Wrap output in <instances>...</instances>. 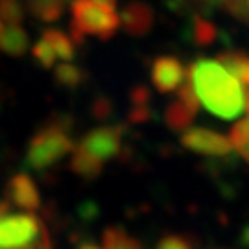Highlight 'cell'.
Segmentation results:
<instances>
[{"label": "cell", "instance_id": "6da1fadb", "mask_svg": "<svg viewBox=\"0 0 249 249\" xmlns=\"http://www.w3.org/2000/svg\"><path fill=\"white\" fill-rule=\"evenodd\" d=\"M187 76L196 90L199 104L214 116L232 120L246 109L244 85L218 59L199 57L190 63Z\"/></svg>", "mask_w": 249, "mask_h": 249}, {"label": "cell", "instance_id": "7a4b0ae2", "mask_svg": "<svg viewBox=\"0 0 249 249\" xmlns=\"http://www.w3.org/2000/svg\"><path fill=\"white\" fill-rule=\"evenodd\" d=\"M71 124L63 118H55L41 127L28 144L26 164L36 172H45L63 160L74 151V141L71 137Z\"/></svg>", "mask_w": 249, "mask_h": 249}, {"label": "cell", "instance_id": "3957f363", "mask_svg": "<svg viewBox=\"0 0 249 249\" xmlns=\"http://www.w3.org/2000/svg\"><path fill=\"white\" fill-rule=\"evenodd\" d=\"M71 13V39L74 45H83L85 36L109 41L120 28V17L115 13V8L96 0H72Z\"/></svg>", "mask_w": 249, "mask_h": 249}, {"label": "cell", "instance_id": "277c9868", "mask_svg": "<svg viewBox=\"0 0 249 249\" xmlns=\"http://www.w3.org/2000/svg\"><path fill=\"white\" fill-rule=\"evenodd\" d=\"M46 223L32 211L0 216V249H28Z\"/></svg>", "mask_w": 249, "mask_h": 249}, {"label": "cell", "instance_id": "5b68a950", "mask_svg": "<svg viewBox=\"0 0 249 249\" xmlns=\"http://www.w3.org/2000/svg\"><path fill=\"white\" fill-rule=\"evenodd\" d=\"M179 142L187 150L205 155V157H229L232 144L227 137L207 127H188L183 131Z\"/></svg>", "mask_w": 249, "mask_h": 249}, {"label": "cell", "instance_id": "8992f818", "mask_svg": "<svg viewBox=\"0 0 249 249\" xmlns=\"http://www.w3.org/2000/svg\"><path fill=\"white\" fill-rule=\"evenodd\" d=\"M122 133L124 129L120 125H100L83 135L80 148L100 160H111L122 153Z\"/></svg>", "mask_w": 249, "mask_h": 249}, {"label": "cell", "instance_id": "52a82bcc", "mask_svg": "<svg viewBox=\"0 0 249 249\" xmlns=\"http://www.w3.org/2000/svg\"><path fill=\"white\" fill-rule=\"evenodd\" d=\"M187 80V71L183 63L174 55H159L151 65V83L160 94L178 90Z\"/></svg>", "mask_w": 249, "mask_h": 249}, {"label": "cell", "instance_id": "ba28073f", "mask_svg": "<svg viewBox=\"0 0 249 249\" xmlns=\"http://www.w3.org/2000/svg\"><path fill=\"white\" fill-rule=\"evenodd\" d=\"M6 199L11 205H17L24 211H37L41 207V194L28 174H15L11 176L6 185Z\"/></svg>", "mask_w": 249, "mask_h": 249}, {"label": "cell", "instance_id": "9c48e42d", "mask_svg": "<svg viewBox=\"0 0 249 249\" xmlns=\"http://www.w3.org/2000/svg\"><path fill=\"white\" fill-rule=\"evenodd\" d=\"M120 26L133 37L146 36L153 26V9L144 2H129L120 11Z\"/></svg>", "mask_w": 249, "mask_h": 249}, {"label": "cell", "instance_id": "30bf717a", "mask_svg": "<svg viewBox=\"0 0 249 249\" xmlns=\"http://www.w3.org/2000/svg\"><path fill=\"white\" fill-rule=\"evenodd\" d=\"M30 48V37L20 24H8L0 34V50L11 57H22Z\"/></svg>", "mask_w": 249, "mask_h": 249}, {"label": "cell", "instance_id": "8fae6325", "mask_svg": "<svg viewBox=\"0 0 249 249\" xmlns=\"http://www.w3.org/2000/svg\"><path fill=\"white\" fill-rule=\"evenodd\" d=\"M71 170L78 176V178L85 179V181H92L102 176L104 172V160L94 157L92 153L85 151L83 148H76L72 153L71 159Z\"/></svg>", "mask_w": 249, "mask_h": 249}, {"label": "cell", "instance_id": "7c38bea8", "mask_svg": "<svg viewBox=\"0 0 249 249\" xmlns=\"http://www.w3.org/2000/svg\"><path fill=\"white\" fill-rule=\"evenodd\" d=\"M218 61L222 63L232 76H236L242 85L249 89V55L246 52H236V50H225L220 52Z\"/></svg>", "mask_w": 249, "mask_h": 249}, {"label": "cell", "instance_id": "4fadbf2b", "mask_svg": "<svg viewBox=\"0 0 249 249\" xmlns=\"http://www.w3.org/2000/svg\"><path fill=\"white\" fill-rule=\"evenodd\" d=\"M69 0H26L28 11L41 22H55L63 17Z\"/></svg>", "mask_w": 249, "mask_h": 249}, {"label": "cell", "instance_id": "5bb4252c", "mask_svg": "<svg viewBox=\"0 0 249 249\" xmlns=\"http://www.w3.org/2000/svg\"><path fill=\"white\" fill-rule=\"evenodd\" d=\"M43 39H45L48 46L53 50L55 57H59L61 61H72L74 55H76V45L71 39V36H67L61 30H55L50 28L43 32Z\"/></svg>", "mask_w": 249, "mask_h": 249}, {"label": "cell", "instance_id": "9a60e30c", "mask_svg": "<svg viewBox=\"0 0 249 249\" xmlns=\"http://www.w3.org/2000/svg\"><path fill=\"white\" fill-rule=\"evenodd\" d=\"M190 39L197 46H209L218 39V28L199 13L190 17Z\"/></svg>", "mask_w": 249, "mask_h": 249}, {"label": "cell", "instance_id": "2e32d148", "mask_svg": "<svg viewBox=\"0 0 249 249\" xmlns=\"http://www.w3.org/2000/svg\"><path fill=\"white\" fill-rule=\"evenodd\" d=\"M196 113L190 111L181 100H176L168 104L166 111H164V122L168 125L172 131H185L192 125V120H194Z\"/></svg>", "mask_w": 249, "mask_h": 249}, {"label": "cell", "instance_id": "e0dca14e", "mask_svg": "<svg viewBox=\"0 0 249 249\" xmlns=\"http://www.w3.org/2000/svg\"><path fill=\"white\" fill-rule=\"evenodd\" d=\"M102 242L104 249H144L141 242L131 238L120 227H107L102 234Z\"/></svg>", "mask_w": 249, "mask_h": 249}, {"label": "cell", "instance_id": "ac0fdd59", "mask_svg": "<svg viewBox=\"0 0 249 249\" xmlns=\"http://www.w3.org/2000/svg\"><path fill=\"white\" fill-rule=\"evenodd\" d=\"M53 78H55V81H57L61 87L76 89V87H80L81 83L85 81L87 74H85L83 69H80V67H76V65H72V63L65 61L53 69Z\"/></svg>", "mask_w": 249, "mask_h": 249}, {"label": "cell", "instance_id": "d6986e66", "mask_svg": "<svg viewBox=\"0 0 249 249\" xmlns=\"http://www.w3.org/2000/svg\"><path fill=\"white\" fill-rule=\"evenodd\" d=\"M26 17L20 0H0V18L6 24H22Z\"/></svg>", "mask_w": 249, "mask_h": 249}, {"label": "cell", "instance_id": "ffe728a7", "mask_svg": "<svg viewBox=\"0 0 249 249\" xmlns=\"http://www.w3.org/2000/svg\"><path fill=\"white\" fill-rule=\"evenodd\" d=\"M32 55H34V61L41 67V69H52L53 65H55V53L53 50L48 46L45 39L41 37V41H37L34 48H32Z\"/></svg>", "mask_w": 249, "mask_h": 249}, {"label": "cell", "instance_id": "44dd1931", "mask_svg": "<svg viewBox=\"0 0 249 249\" xmlns=\"http://www.w3.org/2000/svg\"><path fill=\"white\" fill-rule=\"evenodd\" d=\"M178 90H179L178 98L181 100L190 111H194V113L197 115V111H199V98H197L196 90H194V87H192V83H190V80H188V76Z\"/></svg>", "mask_w": 249, "mask_h": 249}, {"label": "cell", "instance_id": "7402d4cb", "mask_svg": "<svg viewBox=\"0 0 249 249\" xmlns=\"http://www.w3.org/2000/svg\"><path fill=\"white\" fill-rule=\"evenodd\" d=\"M223 4L225 0H188V9H192L194 13H199L203 17H209L218 9H223Z\"/></svg>", "mask_w": 249, "mask_h": 249}, {"label": "cell", "instance_id": "603a6c76", "mask_svg": "<svg viewBox=\"0 0 249 249\" xmlns=\"http://www.w3.org/2000/svg\"><path fill=\"white\" fill-rule=\"evenodd\" d=\"M157 249H196L194 242L183 234H168L157 244Z\"/></svg>", "mask_w": 249, "mask_h": 249}, {"label": "cell", "instance_id": "cb8c5ba5", "mask_svg": "<svg viewBox=\"0 0 249 249\" xmlns=\"http://www.w3.org/2000/svg\"><path fill=\"white\" fill-rule=\"evenodd\" d=\"M249 139V118L240 120L231 127L229 131V141H231L232 148H240L242 144Z\"/></svg>", "mask_w": 249, "mask_h": 249}, {"label": "cell", "instance_id": "d4e9b609", "mask_svg": "<svg viewBox=\"0 0 249 249\" xmlns=\"http://www.w3.org/2000/svg\"><path fill=\"white\" fill-rule=\"evenodd\" d=\"M92 113H94V118H98V120L109 118L111 113H113V104H111V100L106 98V96L96 98L94 104H92Z\"/></svg>", "mask_w": 249, "mask_h": 249}, {"label": "cell", "instance_id": "484cf974", "mask_svg": "<svg viewBox=\"0 0 249 249\" xmlns=\"http://www.w3.org/2000/svg\"><path fill=\"white\" fill-rule=\"evenodd\" d=\"M150 89L148 87H144V85H135L131 92H129V100H131V104L133 106H148L150 104Z\"/></svg>", "mask_w": 249, "mask_h": 249}, {"label": "cell", "instance_id": "4316f807", "mask_svg": "<svg viewBox=\"0 0 249 249\" xmlns=\"http://www.w3.org/2000/svg\"><path fill=\"white\" fill-rule=\"evenodd\" d=\"M151 118V111L148 106H133L129 111V122L133 124H144Z\"/></svg>", "mask_w": 249, "mask_h": 249}, {"label": "cell", "instance_id": "83f0119b", "mask_svg": "<svg viewBox=\"0 0 249 249\" xmlns=\"http://www.w3.org/2000/svg\"><path fill=\"white\" fill-rule=\"evenodd\" d=\"M28 249H53L52 238H50V232L46 229V225L43 227V231L39 232V236L36 238V242Z\"/></svg>", "mask_w": 249, "mask_h": 249}, {"label": "cell", "instance_id": "f1b7e54d", "mask_svg": "<svg viewBox=\"0 0 249 249\" xmlns=\"http://www.w3.org/2000/svg\"><path fill=\"white\" fill-rule=\"evenodd\" d=\"M236 151H238V153L242 155V159H244L249 164V139L244 144H242L240 148H236Z\"/></svg>", "mask_w": 249, "mask_h": 249}, {"label": "cell", "instance_id": "f546056e", "mask_svg": "<svg viewBox=\"0 0 249 249\" xmlns=\"http://www.w3.org/2000/svg\"><path fill=\"white\" fill-rule=\"evenodd\" d=\"M240 244L244 248H249V225H246L240 232Z\"/></svg>", "mask_w": 249, "mask_h": 249}, {"label": "cell", "instance_id": "4dcf8cb0", "mask_svg": "<svg viewBox=\"0 0 249 249\" xmlns=\"http://www.w3.org/2000/svg\"><path fill=\"white\" fill-rule=\"evenodd\" d=\"M9 211H11V203H9L8 199H0V216H4Z\"/></svg>", "mask_w": 249, "mask_h": 249}, {"label": "cell", "instance_id": "1f68e13d", "mask_svg": "<svg viewBox=\"0 0 249 249\" xmlns=\"http://www.w3.org/2000/svg\"><path fill=\"white\" fill-rule=\"evenodd\" d=\"M78 249H102V248H100L98 244H94V242H83V244H80Z\"/></svg>", "mask_w": 249, "mask_h": 249}, {"label": "cell", "instance_id": "d6a6232c", "mask_svg": "<svg viewBox=\"0 0 249 249\" xmlns=\"http://www.w3.org/2000/svg\"><path fill=\"white\" fill-rule=\"evenodd\" d=\"M96 2H102V4H106V6H111V8H115L118 0H96Z\"/></svg>", "mask_w": 249, "mask_h": 249}, {"label": "cell", "instance_id": "836d02e7", "mask_svg": "<svg viewBox=\"0 0 249 249\" xmlns=\"http://www.w3.org/2000/svg\"><path fill=\"white\" fill-rule=\"evenodd\" d=\"M246 111L249 115V89H246Z\"/></svg>", "mask_w": 249, "mask_h": 249}, {"label": "cell", "instance_id": "e575fe53", "mask_svg": "<svg viewBox=\"0 0 249 249\" xmlns=\"http://www.w3.org/2000/svg\"><path fill=\"white\" fill-rule=\"evenodd\" d=\"M2 30H4V22H2V18H0V34H2Z\"/></svg>", "mask_w": 249, "mask_h": 249}]
</instances>
